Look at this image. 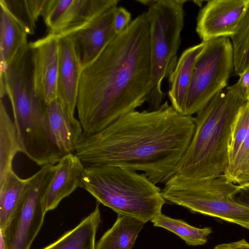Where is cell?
<instances>
[{"instance_id": "cell-16", "label": "cell", "mask_w": 249, "mask_h": 249, "mask_svg": "<svg viewBox=\"0 0 249 249\" xmlns=\"http://www.w3.org/2000/svg\"><path fill=\"white\" fill-rule=\"evenodd\" d=\"M204 45L202 42L184 50L169 78L168 96L171 105L180 114L184 115L186 97L196 58Z\"/></svg>"}, {"instance_id": "cell-17", "label": "cell", "mask_w": 249, "mask_h": 249, "mask_svg": "<svg viewBox=\"0 0 249 249\" xmlns=\"http://www.w3.org/2000/svg\"><path fill=\"white\" fill-rule=\"evenodd\" d=\"M28 35L23 26L0 4V74L20 49L29 44Z\"/></svg>"}, {"instance_id": "cell-4", "label": "cell", "mask_w": 249, "mask_h": 249, "mask_svg": "<svg viewBox=\"0 0 249 249\" xmlns=\"http://www.w3.org/2000/svg\"><path fill=\"white\" fill-rule=\"evenodd\" d=\"M113 211L144 223L161 213L160 188L143 173L108 165L85 166L80 187Z\"/></svg>"}, {"instance_id": "cell-5", "label": "cell", "mask_w": 249, "mask_h": 249, "mask_svg": "<svg viewBox=\"0 0 249 249\" xmlns=\"http://www.w3.org/2000/svg\"><path fill=\"white\" fill-rule=\"evenodd\" d=\"M148 7L150 25L151 82L147 103L151 111L158 109L165 93L162 81L169 78L178 62L181 33L184 24V0H138Z\"/></svg>"}, {"instance_id": "cell-6", "label": "cell", "mask_w": 249, "mask_h": 249, "mask_svg": "<svg viewBox=\"0 0 249 249\" xmlns=\"http://www.w3.org/2000/svg\"><path fill=\"white\" fill-rule=\"evenodd\" d=\"M164 184L161 193L165 201L249 229V209L233 200L237 184L223 174L204 178L175 174Z\"/></svg>"}, {"instance_id": "cell-1", "label": "cell", "mask_w": 249, "mask_h": 249, "mask_svg": "<svg viewBox=\"0 0 249 249\" xmlns=\"http://www.w3.org/2000/svg\"><path fill=\"white\" fill-rule=\"evenodd\" d=\"M195 126L194 117L166 101L156 110L130 112L96 134L83 133L74 153L85 166H120L165 183L176 174Z\"/></svg>"}, {"instance_id": "cell-30", "label": "cell", "mask_w": 249, "mask_h": 249, "mask_svg": "<svg viewBox=\"0 0 249 249\" xmlns=\"http://www.w3.org/2000/svg\"><path fill=\"white\" fill-rule=\"evenodd\" d=\"M239 76L240 78L236 84L246 97L249 91V67L245 70Z\"/></svg>"}, {"instance_id": "cell-20", "label": "cell", "mask_w": 249, "mask_h": 249, "mask_svg": "<svg viewBox=\"0 0 249 249\" xmlns=\"http://www.w3.org/2000/svg\"><path fill=\"white\" fill-rule=\"evenodd\" d=\"M144 224L136 218L118 214L115 222L98 241L95 249H131Z\"/></svg>"}, {"instance_id": "cell-9", "label": "cell", "mask_w": 249, "mask_h": 249, "mask_svg": "<svg viewBox=\"0 0 249 249\" xmlns=\"http://www.w3.org/2000/svg\"><path fill=\"white\" fill-rule=\"evenodd\" d=\"M249 6V0H210L196 18V32L202 42L231 37Z\"/></svg>"}, {"instance_id": "cell-19", "label": "cell", "mask_w": 249, "mask_h": 249, "mask_svg": "<svg viewBox=\"0 0 249 249\" xmlns=\"http://www.w3.org/2000/svg\"><path fill=\"white\" fill-rule=\"evenodd\" d=\"M32 177L22 179L13 170L0 185V230L3 231L23 202L29 190Z\"/></svg>"}, {"instance_id": "cell-26", "label": "cell", "mask_w": 249, "mask_h": 249, "mask_svg": "<svg viewBox=\"0 0 249 249\" xmlns=\"http://www.w3.org/2000/svg\"><path fill=\"white\" fill-rule=\"evenodd\" d=\"M249 128V102H247L239 112L232 126L229 146L228 164L235 158Z\"/></svg>"}, {"instance_id": "cell-29", "label": "cell", "mask_w": 249, "mask_h": 249, "mask_svg": "<svg viewBox=\"0 0 249 249\" xmlns=\"http://www.w3.org/2000/svg\"><path fill=\"white\" fill-rule=\"evenodd\" d=\"M214 249H249V242L243 239L235 242L217 245Z\"/></svg>"}, {"instance_id": "cell-2", "label": "cell", "mask_w": 249, "mask_h": 249, "mask_svg": "<svg viewBox=\"0 0 249 249\" xmlns=\"http://www.w3.org/2000/svg\"><path fill=\"white\" fill-rule=\"evenodd\" d=\"M152 76L146 12L82 68L76 108L83 134H96L147 102Z\"/></svg>"}, {"instance_id": "cell-18", "label": "cell", "mask_w": 249, "mask_h": 249, "mask_svg": "<svg viewBox=\"0 0 249 249\" xmlns=\"http://www.w3.org/2000/svg\"><path fill=\"white\" fill-rule=\"evenodd\" d=\"M101 221L97 204L74 228L42 249H95V237Z\"/></svg>"}, {"instance_id": "cell-12", "label": "cell", "mask_w": 249, "mask_h": 249, "mask_svg": "<svg viewBox=\"0 0 249 249\" xmlns=\"http://www.w3.org/2000/svg\"><path fill=\"white\" fill-rule=\"evenodd\" d=\"M58 47L56 99L69 115L75 118L82 67L72 42L68 36H59Z\"/></svg>"}, {"instance_id": "cell-33", "label": "cell", "mask_w": 249, "mask_h": 249, "mask_svg": "<svg viewBox=\"0 0 249 249\" xmlns=\"http://www.w3.org/2000/svg\"></svg>"}, {"instance_id": "cell-7", "label": "cell", "mask_w": 249, "mask_h": 249, "mask_svg": "<svg viewBox=\"0 0 249 249\" xmlns=\"http://www.w3.org/2000/svg\"><path fill=\"white\" fill-rule=\"evenodd\" d=\"M204 42L195 64L186 100L185 116L196 114L226 88L233 70L232 46L229 37Z\"/></svg>"}, {"instance_id": "cell-28", "label": "cell", "mask_w": 249, "mask_h": 249, "mask_svg": "<svg viewBox=\"0 0 249 249\" xmlns=\"http://www.w3.org/2000/svg\"><path fill=\"white\" fill-rule=\"evenodd\" d=\"M232 198L237 204L249 209V182L237 185Z\"/></svg>"}, {"instance_id": "cell-13", "label": "cell", "mask_w": 249, "mask_h": 249, "mask_svg": "<svg viewBox=\"0 0 249 249\" xmlns=\"http://www.w3.org/2000/svg\"><path fill=\"white\" fill-rule=\"evenodd\" d=\"M119 0H59L56 24L49 34L67 36L85 26Z\"/></svg>"}, {"instance_id": "cell-10", "label": "cell", "mask_w": 249, "mask_h": 249, "mask_svg": "<svg viewBox=\"0 0 249 249\" xmlns=\"http://www.w3.org/2000/svg\"><path fill=\"white\" fill-rule=\"evenodd\" d=\"M58 38V36L49 33L46 36L29 43L35 86L47 106L57 96Z\"/></svg>"}, {"instance_id": "cell-3", "label": "cell", "mask_w": 249, "mask_h": 249, "mask_svg": "<svg viewBox=\"0 0 249 249\" xmlns=\"http://www.w3.org/2000/svg\"><path fill=\"white\" fill-rule=\"evenodd\" d=\"M247 102L235 83L217 93L196 114L193 137L176 174L204 178L224 173L232 126Z\"/></svg>"}, {"instance_id": "cell-22", "label": "cell", "mask_w": 249, "mask_h": 249, "mask_svg": "<svg viewBox=\"0 0 249 249\" xmlns=\"http://www.w3.org/2000/svg\"><path fill=\"white\" fill-rule=\"evenodd\" d=\"M151 221L154 226L165 229L176 234L189 246L205 244L212 232L210 227L196 228L183 220L172 218L162 213L153 218Z\"/></svg>"}, {"instance_id": "cell-32", "label": "cell", "mask_w": 249, "mask_h": 249, "mask_svg": "<svg viewBox=\"0 0 249 249\" xmlns=\"http://www.w3.org/2000/svg\"><path fill=\"white\" fill-rule=\"evenodd\" d=\"M246 99L247 101L249 102V91L246 96Z\"/></svg>"}, {"instance_id": "cell-15", "label": "cell", "mask_w": 249, "mask_h": 249, "mask_svg": "<svg viewBox=\"0 0 249 249\" xmlns=\"http://www.w3.org/2000/svg\"><path fill=\"white\" fill-rule=\"evenodd\" d=\"M46 124L49 136L63 155L74 153L83 130L80 121L71 117L55 99L47 106Z\"/></svg>"}, {"instance_id": "cell-23", "label": "cell", "mask_w": 249, "mask_h": 249, "mask_svg": "<svg viewBox=\"0 0 249 249\" xmlns=\"http://www.w3.org/2000/svg\"><path fill=\"white\" fill-rule=\"evenodd\" d=\"M47 0H0L28 34L35 33L36 23L42 16Z\"/></svg>"}, {"instance_id": "cell-24", "label": "cell", "mask_w": 249, "mask_h": 249, "mask_svg": "<svg viewBox=\"0 0 249 249\" xmlns=\"http://www.w3.org/2000/svg\"><path fill=\"white\" fill-rule=\"evenodd\" d=\"M231 38L233 70L239 76L249 67V6Z\"/></svg>"}, {"instance_id": "cell-14", "label": "cell", "mask_w": 249, "mask_h": 249, "mask_svg": "<svg viewBox=\"0 0 249 249\" xmlns=\"http://www.w3.org/2000/svg\"><path fill=\"white\" fill-rule=\"evenodd\" d=\"M55 168L42 198L46 213L55 209L62 199L80 187L85 165L74 153H71L64 155Z\"/></svg>"}, {"instance_id": "cell-31", "label": "cell", "mask_w": 249, "mask_h": 249, "mask_svg": "<svg viewBox=\"0 0 249 249\" xmlns=\"http://www.w3.org/2000/svg\"><path fill=\"white\" fill-rule=\"evenodd\" d=\"M0 249H7L6 244L2 235L0 233Z\"/></svg>"}, {"instance_id": "cell-11", "label": "cell", "mask_w": 249, "mask_h": 249, "mask_svg": "<svg viewBox=\"0 0 249 249\" xmlns=\"http://www.w3.org/2000/svg\"><path fill=\"white\" fill-rule=\"evenodd\" d=\"M112 7L82 28L67 35L71 40L82 68L94 60L117 36Z\"/></svg>"}, {"instance_id": "cell-27", "label": "cell", "mask_w": 249, "mask_h": 249, "mask_svg": "<svg viewBox=\"0 0 249 249\" xmlns=\"http://www.w3.org/2000/svg\"><path fill=\"white\" fill-rule=\"evenodd\" d=\"M131 14L122 7H117L115 9L113 25L117 35L124 31L131 23Z\"/></svg>"}, {"instance_id": "cell-25", "label": "cell", "mask_w": 249, "mask_h": 249, "mask_svg": "<svg viewBox=\"0 0 249 249\" xmlns=\"http://www.w3.org/2000/svg\"><path fill=\"white\" fill-rule=\"evenodd\" d=\"M223 174L235 184L249 182V128L235 158L228 164Z\"/></svg>"}, {"instance_id": "cell-8", "label": "cell", "mask_w": 249, "mask_h": 249, "mask_svg": "<svg viewBox=\"0 0 249 249\" xmlns=\"http://www.w3.org/2000/svg\"><path fill=\"white\" fill-rule=\"evenodd\" d=\"M55 165H46L33 175L29 190L6 229L0 233L7 249H30L40 231L46 212L42 198L53 178Z\"/></svg>"}, {"instance_id": "cell-21", "label": "cell", "mask_w": 249, "mask_h": 249, "mask_svg": "<svg viewBox=\"0 0 249 249\" xmlns=\"http://www.w3.org/2000/svg\"><path fill=\"white\" fill-rule=\"evenodd\" d=\"M5 96L0 99V185L13 170L12 162L16 155L22 152L14 121L5 104Z\"/></svg>"}]
</instances>
